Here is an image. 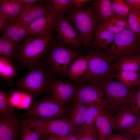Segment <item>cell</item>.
I'll list each match as a JSON object with an SVG mask.
<instances>
[{
    "mask_svg": "<svg viewBox=\"0 0 140 140\" xmlns=\"http://www.w3.org/2000/svg\"><path fill=\"white\" fill-rule=\"evenodd\" d=\"M80 48L63 45L53 41L43 63L49 75L57 78L67 76L72 62L82 55Z\"/></svg>",
    "mask_w": 140,
    "mask_h": 140,
    "instance_id": "6da1fadb",
    "label": "cell"
},
{
    "mask_svg": "<svg viewBox=\"0 0 140 140\" xmlns=\"http://www.w3.org/2000/svg\"><path fill=\"white\" fill-rule=\"evenodd\" d=\"M52 34L48 35H28L22 41L12 64L21 70L40 61L46 55L53 41Z\"/></svg>",
    "mask_w": 140,
    "mask_h": 140,
    "instance_id": "7a4b0ae2",
    "label": "cell"
},
{
    "mask_svg": "<svg viewBox=\"0 0 140 140\" xmlns=\"http://www.w3.org/2000/svg\"><path fill=\"white\" fill-rule=\"evenodd\" d=\"M66 18L80 35L85 47L92 45L95 32L104 22L92 4L81 9L72 6Z\"/></svg>",
    "mask_w": 140,
    "mask_h": 140,
    "instance_id": "3957f363",
    "label": "cell"
},
{
    "mask_svg": "<svg viewBox=\"0 0 140 140\" xmlns=\"http://www.w3.org/2000/svg\"><path fill=\"white\" fill-rule=\"evenodd\" d=\"M28 72L15 84L16 89L31 96L49 94L52 78L40 61L27 67Z\"/></svg>",
    "mask_w": 140,
    "mask_h": 140,
    "instance_id": "277c9868",
    "label": "cell"
},
{
    "mask_svg": "<svg viewBox=\"0 0 140 140\" xmlns=\"http://www.w3.org/2000/svg\"><path fill=\"white\" fill-rule=\"evenodd\" d=\"M85 48L89 60L88 68L77 83L101 82L108 78L116 77L118 71L113 68V64L103 52L95 51L92 45Z\"/></svg>",
    "mask_w": 140,
    "mask_h": 140,
    "instance_id": "5b68a950",
    "label": "cell"
},
{
    "mask_svg": "<svg viewBox=\"0 0 140 140\" xmlns=\"http://www.w3.org/2000/svg\"><path fill=\"white\" fill-rule=\"evenodd\" d=\"M140 36L129 28L126 29L115 35L111 44L102 52L112 64L125 57L138 54Z\"/></svg>",
    "mask_w": 140,
    "mask_h": 140,
    "instance_id": "8992f818",
    "label": "cell"
},
{
    "mask_svg": "<svg viewBox=\"0 0 140 140\" xmlns=\"http://www.w3.org/2000/svg\"><path fill=\"white\" fill-rule=\"evenodd\" d=\"M67 111L66 104L53 99L50 95L41 97L31 105L19 118L33 116L46 120L61 119Z\"/></svg>",
    "mask_w": 140,
    "mask_h": 140,
    "instance_id": "52a82bcc",
    "label": "cell"
},
{
    "mask_svg": "<svg viewBox=\"0 0 140 140\" xmlns=\"http://www.w3.org/2000/svg\"><path fill=\"white\" fill-rule=\"evenodd\" d=\"M101 82L105 99L111 112L122 105L129 104L135 90L133 87H127L112 78L105 79Z\"/></svg>",
    "mask_w": 140,
    "mask_h": 140,
    "instance_id": "ba28073f",
    "label": "cell"
},
{
    "mask_svg": "<svg viewBox=\"0 0 140 140\" xmlns=\"http://www.w3.org/2000/svg\"><path fill=\"white\" fill-rule=\"evenodd\" d=\"M22 121L36 128L40 136L52 134L58 137H63L72 133L69 125V120L66 118L46 120L30 116L23 117Z\"/></svg>",
    "mask_w": 140,
    "mask_h": 140,
    "instance_id": "9c48e42d",
    "label": "cell"
},
{
    "mask_svg": "<svg viewBox=\"0 0 140 140\" xmlns=\"http://www.w3.org/2000/svg\"><path fill=\"white\" fill-rule=\"evenodd\" d=\"M74 85L75 92L73 101L88 106L99 104L109 109L101 82Z\"/></svg>",
    "mask_w": 140,
    "mask_h": 140,
    "instance_id": "30bf717a",
    "label": "cell"
},
{
    "mask_svg": "<svg viewBox=\"0 0 140 140\" xmlns=\"http://www.w3.org/2000/svg\"><path fill=\"white\" fill-rule=\"evenodd\" d=\"M54 30L57 32V43L61 45L72 47L84 46L82 38L65 16L57 17Z\"/></svg>",
    "mask_w": 140,
    "mask_h": 140,
    "instance_id": "8fae6325",
    "label": "cell"
},
{
    "mask_svg": "<svg viewBox=\"0 0 140 140\" xmlns=\"http://www.w3.org/2000/svg\"><path fill=\"white\" fill-rule=\"evenodd\" d=\"M112 131L122 132L128 129L140 120V115L128 104L122 105L112 112Z\"/></svg>",
    "mask_w": 140,
    "mask_h": 140,
    "instance_id": "7c38bea8",
    "label": "cell"
},
{
    "mask_svg": "<svg viewBox=\"0 0 140 140\" xmlns=\"http://www.w3.org/2000/svg\"><path fill=\"white\" fill-rule=\"evenodd\" d=\"M14 111L0 115V140H18L20 135V119Z\"/></svg>",
    "mask_w": 140,
    "mask_h": 140,
    "instance_id": "4fadbf2b",
    "label": "cell"
},
{
    "mask_svg": "<svg viewBox=\"0 0 140 140\" xmlns=\"http://www.w3.org/2000/svg\"><path fill=\"white\" fill-rule=\"evenodd\" d=\"M75 92L74 84L56 78L52 79L49 94L54 99L66 104L73 98Z\"/></svg>",
    "mask_w": 140,
    "mask_h": 140,
    "instance_id": "5bb4252c",
    "label": "cell"
},
{
    "mask_svg": "<svg viewBox=\"0 0 140 140\" xmlns=\"http://www.w3.org/2000/svg\"><path fill=\"white\" fill-rule=\"evenodd\" d=\"M57 17L53 13L37 19L28 25L29 35H48L54 30Z\"/></svg>",
    "mask_w": 140,
    "mask_h": 140,
    "instance_id": "9a60e30c",
    "label": "cell"
},
{
    "mask_svg": "<svg viewBox=\"0 0 140 140\" xmlns=\"http://www.w3.org/2000/svg\"><path fill=\"white\" fill-rule=\"evenodd\" d=\"M28 25L18 17H10L7 19L1 31L20 43L29 35Z\"/></svg>",
    "mask_w": 140,
    "mask_h": 140,
    "instance_id": "2e32d148",
    "label": "cell"
},
{
    "mask_svg": "<svg viewBox=\"0 0 140 140\" xmlns=\"http://www.w3.org/2000/svg\"><path fill=\"white\" fill-rule=\"evenodd\" d=\"M47 1L38 4H23L21 13L18 17L29 25L51 12Z\"/></svg>",
    "mask_w": 140,
    "mask_h": 140,
    "instance_id": "e0dca14e",
    "label": "cell"
},
{
    "mask_svg": "<svg viewBox=\"0 0 140 140\" xmlns=\"http://www.w3.org/2000/svg\"><path fill=\"white\" fill-rule=\"evenodd\" d=\"M112 116L107 109H104L96 120L94 129L99 140L106 139L112 134Z\"/></svg>",
    "mask_w": 140,
    "mask_h": 140,
    "instance_id": "ac0fdd59",
    "label": "cell"
},
{
    "mask_svg": "<svg viewBox=\"0 0 140 140\" xmlns=\"http://www.w3.org/2000/svg\"><path fill=\"white\" fill-rule=\"evenodd\" d=\"M73 101L69 124L72 132L76 133L80 127L85 122L89 106Z\"/></svg>",
    "mask_w": 140,
    "mask_h": 140,
    "instance_id": "d6986e66",
    "label": "cell"
},
{
    "mask_svg": "<svg viewBox=\"0 0 140 140\" xmlns=\"http://www.w3.org/2000/svg\"><path fill=\"white\" fill-rule=\"evenodd\" d=\"M89 60L87 55L85 56L82 55L72 62L67 75L72 84L78 83L86 73L88 68Z\"/></svg>",
    "mask_w": 140,
    "mask_h": 140,
    "instance_id": "ffe728a7",
    "label": "cell"
},
{
    "mask_svg": "<svg viewBox=\"0 0 140 140\" xmlns=\"http://www.w3.org/2000/svg\"><path fill=\"white\" fill-rule=\"evenodd\" d=\"M115 36L113 33L100 27L94 34L92 45L95 51L103 52L111 44Z\"/></svg>",
    "mask_w": 140,
    "mask_h": 140,
    "instance_id": "44dd1931",
    "label": "cell"
},
{
    "mask_svg": "<svg viewBox=\"0 0 140 140\" xmlns=\"http://www.w3.org/2000/svg\"><path fill=\"white\" fill-rule=\"evenodd\" d=\"M20 46L19 43L12 39L4 33L0 37V56L10 60L14 59Z\"/></svg>",
    "mask_w": 140,
    "mask_h": 140,
    "instance_id": "7402d4cb",
    "label": "cell"
},
{
    "mask_svg": "<svg viewBox=\"0 0 140 140\" xmlns=\"http://www.w3.org/2000/svg\"><path fill=\"white\" fill-rule=\"evenodd\" d=\"M23 5L20 0H0V15L8 18L18 17L21 13Z\"/></svg>",
    "mask_w": 140,
    "mask_h": 140,
    "instance_id": "603a6c76",
    "label": "cell"
},
{
    "mask_svg": "<svg viewBox=\"0 0 140 140\" xmlns=\"http://www.w3.org/2000/svg\"><path fill=\"white\" fill-rule=\"evenodd\" d=\"M112 67L118 71L138 72L140 70V55L137 54L123 58L113 64Z\"/></svg>",
    "mask_w": 140,
    "mask_h": 140,
    "instance_id": "cb8c5ba5",
    "label": "cell"
},
{
    "mask_svg": "<svg viewBox=\"0 0 140 140\" xmlns=\"http://www.w3.org/2000/svg\"><path fill=\"white\" fill-rule=\"evenodd\" d=\"M16 70L10 60L0 56V76L9 86L15 84L12 78L17 75Z\"/></svg>",
    "mask_w": 140,
    "mask_h": 140,
    "instance_id": "d4e9b609",
    "label": "cell"
},
{
    "mask_svg": "<svg viewBox=\"0 0 140 140\" xmlns=\"http://www.w3.org/2000/svg\"><path fill=\"white\" fill-rule=\"evenodd\" d=\"M128 17H113L104 21L100 27L115 35L129 28Z\"/></svg>",
    "mask_w": 140,
    "mask_h": 140,
    "instance_id": "484cf974",
    "label": "cell"
},
{
    "mask_svg": "<svg viewBox=\"0 0 140 140\" xmlns=\"http://www.w3.org/2000/svg\"><path fill=\"white\" fill-rule=\"evenodd\" d=\"M116 78L117 81L128 87L137 86L140 81V75L137 72L118 71Z\"/></svg>",
    "mask_w": 140,
    "mask_h": 140,
    "instance_id": "4316f807",
    "label": "cell"
},
{
    "mask_svg": "<svg viewBox=\"0 0 140 140\" xmlns=\"http://www.w3.org/2000/svg\"><path fill=\"white\" fill-rule=\"evenodd\" d=\"M73 0H47L51 12L57 17L64 15L68 12L73 6Z\"/></svg>",
    "mask_w": 140,
    "mask_h": 140,
    "instance_id": "83f0119b",
    "label": "cell"
},
{
    "mask_svg": "<svg viewBox=\"0 0 140 140\" xmlns=\"http://www.w3.org/2000/svg\"><path fill=\"white\" fill-rule=\"evenodd\" d=\"M91 3L95 6L104 21L114 17L112 10V2L111 0H96L92 1Z\"/></svg>",
    "mask_w": 140,
    "mask_h": 140,
    "instance_id": "f1b7e54d",
    "label": "cell"
},
{
    "mask_svg": "<svg viewBox=\"0 0 140 140\" xmlns=\"http://www.w3.org/2000/svg\"><path fill=\"white\" fill-rule=\"evenodd\" d=\"M20 126V140H39L40 136L36 128L21 121Z\"/></svg>",
    "mask_w": 140,
    "mask_h": 140,
    "instance_id": "f546056e",
    "label": "cell"
},
{
    "mask_svg": "<svg viewBox=\"0 0 140 140\" xmlns=\"http://www.w3.org/2000/svg\"><path fill=\"white\" fill-rule=\"evenodd\" d=\"M105 108H106L99 104L89 106L85 122L86 125L91 129H94L95 123L96 120Z\"/></svg>",
    "mask_w": 140,
    "mask_h": 140,
    "instance_id": "4dcf8cb0",
    "label": "cell"
},
{
    "mask_svg": "<svg viewBox=\"0 0 140 140\" xmlns=\"http://www.w3.org/2000/svg\"><path fill=\"white\" fill-rule=\"evenodd\" d=\"M128 22L129 29L135 34L140 35V11L131 6Z\"/></svg>",
    "mask_w": 140,
    "mask_h": 140,
    "instance_id": "1f68e13d",
    "label": "cell"
},
{
    "mask_svg": "<svg viewBox=\"0 0 140 140\" xmlns=\"http://www.w3.org/2000/svg\"><path fill=\"white\" fill-rule=\"evenodd\" d=\"M76 134L79 140H99L94 129L89 128L85 123L80 127Z\"/></svg>",
    "mask_w": 140,
    "mask_h": 140,
    "instance_id": "d6a6232c",
    "label": "cell"
},
{
    "mask_svg": "<svg viewBox=\"0 0 140 140\" xmlns=\"http://www.w3.org/2000/svg\"><path fill=\"white\" fill-rule=\"evenodd\" d=\"M14 111L9 99L7 92L0 90V115L11 113Z\"/></svg>",
    "mask_w": 140,
    "mask_h": 140,
    "instance_id": "836d02e7",
    "label": "cell"
},
{
    "mask_svg": "<svg viewBox=\"0 0 140 140\" xmlns=\"http://www.w3.org/2000/svg\"><path fill=\"white\" fill-rule=\"evenodd\" d=\"M131 6L128 5H123L113 1L112 2V10L114 16L126 17L130 12Z\"/></svg>",
    "mask_w": 140,
    "mask_h": 140,
    "instance_id": "e575fe53",
    "label": "cell"
},
{
    "mask_svg": "<svg viewBox=\"0 0 140 140\" xmlns=\"http://www.w3.org/2000/svg\"><path fill=\"white\" fill-rule=\"evenodd\" d=\"M128 105L134 109L140 115V91L135 90Z\"/></svg>",
    "mask_w": 140,
    "mask_h": 140,
    "instance_id": "d590c367",
    "label": "cell"
},
{
    "mask_svg": "<svg viewBox=\"0 0 140 140\" xmlns=\"http://www.w3.org/2000/svg\"><path fill=\"white\" fill-rule=\"evenodd\" d=\"M121 133L128 134L133 139L140 136V120L131 127Z\"/></svg>",
    "mask_w": 140,
    "mask_h": 140,
    "instance_id": "8d00e7d4",
    "label": "cell"
},
{
    "mask_svg": "<svg viewBox=\"0 0 140 140\" xmlns=\"http://www.w3.org/2000/svg\"><path fill=\"white\" fill-rule=\"evenodd\" d=\"M133 138L128 134L124 133L116 134H112L107 138V140H133Z\"/></svg>",
    "mask_w": 140,
    "mask_h": 140,
    "instance_id": "74e56055",
    "label": "cell"
},
{
    "mask_svg": "<svg viewBox=\"0 0 140 140\" xmlns=\"http://www.w3.org/2000/svg\"><path fill=\"white\" fill-rule=\"evenodd\" d=\"M91 0H73V7L76 9H81L88 3L91 2Z\"/></svg>",
    "mask_w": 140,
    "mask_h": 140,
    "instance_id": "f35d334b",
    "label": "cell"
},
{
    "mask_svg": "<svg viewBox=\"0 0 140 140\" xmlns=\"http://www.w3.org/2000/svg\"><path fill=\"white\" fill-rule=\"evenodd\" d=\"M124 1L127 5L134 7L140 11V0H125Z\"/></svg>",
    "mask_w": 140,
    "mask_h": 140,
    "instance_id": "ab89813d",
    "label": "cell"
},
{
    "mask_svg": "<svg viewBox=\"0 0 140 140\" xmlns=\"http://www.w3.org/2000/svg\"><path fill=\"white\" fill-rule=\"evenodd\" d=\"M40 139L41 140H60L59 137L52 134L42 135Z\"/></svg>",
    "mask_w": 140,
    "mask_h": 140,
    "instance_id": "60d3db41",
    "label": "cell"
},
{
    "mask_svg": "<svg viewBox=\"0 0 140 140\" xmlns=\"http://www.w3.org/2000/svg\"><path fill=\"white\" fill-rule=\"evenodd\" d=\"M59 137L60 140H79L76 134L73 133L64 137Z\"/></svg>",
    "mask_w": 140,
    "mask_h": 140,
    "instance_id": "b9f144b4",
    "label": "cell"
},
{
    "mask_svg": "<svg viewBox=\"0 0 140 140\" xmlns=\"http://www.w3.org/2000/svg\"><path fill=\"white\" fill-rule=\"evenodd\" d=\"M43 0H20L24 4H38L45 1Z\"/></svg>",
    "mask_w": 140,
    "mask_h": 140,
    "instance_id": "7bdbcfd3",
    "label": "cell"
},
{
    "mask_svg": "<svg viewBox=\"0 0 140 140\" xmlns=\"http://www.w3.org/2000/svg\"><path fill=\"white\" fill-rule=\"evenodd\" d=\"M8 18L5 16L0 15V30L1 31L3 27Z\"/></svg>",
    "mask_w": 140,
    "mask_h": 140,
    "instance_id": "ee69618b",
    "label": "cell"
},
{
    "mask_svg": "<svg viewBox=\"0 0 140 140\" xmlns=\"http://www.w3.org/2000/svg\"><path fill=\"white\" fill-rule=\"evenodd\" d=\"M138 54L140 55V36L138 44L137 49Z\"/></svg>",
    "mask_w": 140,
    "mask_h": 140,
    "instance_id": "f6af8a7d",
    "label": "cell"
},
{
    "mask_svg": "<svg viewBox=\"0 0 140 140\" xmlns=\"http://www.w3.org/2000/svg\"><path fill=\"white\" fill-rule=\"evenodd\" d=\"M138 72L140 75V81L138 85L137 86V90L140 91V70Z\"/></svg>",
    "mask_w": 140,
    "mask_h": 140,
    "instance_id": "bcb514c9",
    "label": "cell"
},
{
    "mask_svg": "<svg viewBox=\"0 0 140 140\" xmlns=\"http://www.w3.org/2000/svg\"><path fill=\"white\" fill-rule=\"evenodd\" d=\"M133 140H140V136L135 138Z\"/></svg>",
    "mask_w": 140,
    "mask_h": 140,
    "instance_id": "7dc6e473",
    "label": "cell"
},
{
    "mask_svg": "<svg viewBox=\"0 0 140 140\" xmlns=\"http://www.w3.org/2000/svg\"><path fill=\"white\" fill-rule=\"evenodd\" d=\"M107 140L106 139H103V140Z\"/></svg>",
    "mask_w": 140,
    "mask_h": 140,
    "instance_id": "c3c4849f",
    "label": "cell"
},
{
    "mask_svg": "<svg viewBox=\"0 0 140 140\" xmlns=\"http://www.w3.org/2000/svg\"><path fill=\"white\" fill-rule=\"evenodd\" d=\"M18 140H19V139H18Z\"/></svg>",
    "mask_w": 140,
    "mask_h": 140,
    "instance_id": "681fc988",
    "label": "cell"
}]
</instances>
